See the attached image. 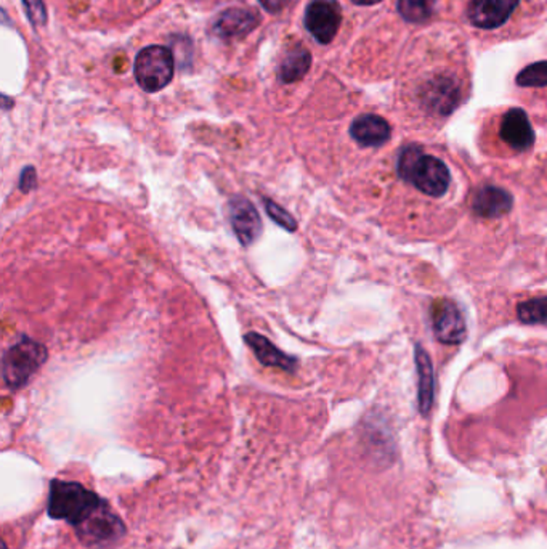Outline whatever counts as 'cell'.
I'll list each match as a JSON object with an SVG mask.
<instances>
[{"label": "cell", "mask_w": 547, "mask_h": 549, "mask_svg": "<svg viewBox=\"0 0 547 549\" xmlns=\"http://www.w3.org/2000/svg\"><path fill=\"white\" fill-rule=\"evenodd\" d=\"M396 169L403 180L424 195L440 198L448 192L451 184L448 167L436 156L424 154L419 146H406L398 158Z\"/></svg>", "instance_id": "1"}, {"label": "cell", "mask_w": 547, "mask_h": 549, "mask_svg": "<svg viewBox=\"0 0 547 549\" xmlns=\"http://www.w3.org/2000/svg\"><path fill=\"white\" fill-rule=\"evenodd\" d=\"M101 498L78 482L53 480L48 495V514L53 519L67 521L76 529L87 523L105 504Z\"/></svg>", "instance_id": "2"}, {"label": "cell", "mask_w": 547, "mask_h": 549, "mask_svg": "<svg viewBox=\"0 0 547 549\" xmlns=\"http://www.w3.org/2000/svg\"><path fill=\"white\" fill-rule=\"evenodd\" d=\"M48 352L46 345L31 338L8 347L2 358V376L8 389L18 391L29 383V379L46 364Z\"/></svg>", "instance_id": "3"}, {"label": "cell", "mask_w": 547, "mask_h": 549, "mask_svg": "<svg viewBox=\"0 0 547 549\" xmlns=\"http://www.w3.org/2000/svg\"><path fill=\"white\" fill-rule=\"evenodd\" d=\"M175 71L171 48L164 46L145 47L135 58V79L145 92H159L169 86Z\"/></svg>", "instance_id": "4"}, {"label": "cell", "mask_w": 547, "mask_h": 549, "mask_svg": "<svg viewBox=\"0 0 547 549\" xmlns=\"http://www.w3.org/2000/svg\"><path fill=\"white\" fill-rule=\"evenodd\" d=\"M76 532L80 540L89 546L105 548L114 544L119 538H122L126 533V527L122 521L110 510L108 503H105L87 523L78 527Z\"/></svg>", "instance_id": "5"}, {"label": "cell", "mask_w": 547, "mask_h": 549, "mask_svg": "<svg viewBox=\"0 0 547 549\" xmlns=\"http://www.w3.org/2000/svg\"><path fill=\"white\" fill-rule=\"evenodd\" d=\"M342 23V10L336 0H311L305 10V27L320 44H331Z\"/></svg>", "instance_id": "6"}, {"label": "cell", "mask_w": 547, "mask_h": 549, "mask_svg": "<svg viewBox=\"0 0 547 549\" xmlns=\"http://www.w3.org/2000/svg\"><path fill=\"white\" fill-rule=\"evenodd\" d=\"M432 323L436 338L447 345H455L466 339V320L455 302L438 299L432 307Z\"/></svg>", "instance_id": "7"}, {"label": "cell", "mask_w": 547, "mask_h": 549, "mask_svg": "<svg viewBox=\"0 0 547 549\" xmlns=\"http://www.w3.org/2000/svg\"><path fill=\"white\" fill-rule=\"evenodd\" d=\"M230 222L233 232L243 246H251L262 235L264 224L256 206L245 196H235L228 203Z\"/></svg>", "instance_id": "8"}, {"label": "cell", "mask_w": 547, "mask_h": 549, "mask_svg": "<svg viewBox=\"0 0 547 549\" xmlns=\"http://www.w3.org/2000/svg\"><path fill=\"white\" fill-rule=\"evenodd\" d=\"M521 0H472L468 8V20L481 29H495L510 18Z\"/></svg>", "instance_id": "9"}, {"label": "cell", "mask_w": 547, "mask_h": 549, "mask_svg": "<svg viewBox=\"0 0 547 549\" xmlns=\"http://www.w3.org/2000/svg\"><path fill=\"white\" fill-rule=\"evenodd\" d=\"M500 132L501 139L517 152H527L528 148L533 145V129L528 121L527 113L519 108H512L504 114Z\"/></svg>", "instance_id": "10"}, {"label": "cell", "mask_w": 547, "mask_h": 549, "mask_svg": "<svg viewBox=\"0 0 547 549\" xmlns=\"http://www.w3.org/2000/svg\"><path fill=\"white\" fill-rule=\"evenodd\" d=\"M258 21L260 18L258 15L252 14L249 10L230 8L218 15L217 20L212 25V33L222 39L243 37L258 26Z\"/></svg>", "instance_id": "11"}, {"label": "cell", "mask_w": 547, "mask_h": 549, "mask_svg": "<svg viewBox=\"0 0 547 549\" xmlns=\"http://www.w3.org/2000/svg\"><path fill=\"white\" fill-rule=\"evenodd\" d=\"M390 132L389 122L377 114L358 116L350 126L352 139L362 146L384 145L389 142Z\"/></svg>", "instance_id": "12"}, {"label": "cell", "mask_w": 547, "mask_h": 549, "mask_svg": "<svg viewBox=\"0 0 547 549\" xmlns=\"http://www.w3.org/2000/svg\"><path fill=\"white\" fill-rule=\"evenodd\" d=\"M246 344L251 347L260 364L271 368L294 373L297 370V358L290 357L283 351H279L277 345L270 343L268 339L258 334V333H247L245 336Z\"/></svg>", "instance_id": "13"}, {"label": "cell", "mask_w": 547, "mask_h": 549, "mask_svg": "<svg viewBox=\"0 0 547 549\" xmlns=\"http://www.w3.org/2000/svg\"><path fill=\"white\" fill-rule=\"evenodd\" d=\"M472 207H474L475 214L480 217H501L510 211L512 196H510V193L502 190L500 186H483L475 195Z\"/></svg>", "instance_id": "14"}, {"label": "cell", "mask_w": 547, "mask_h": 549, "mask_svg": "<svg viewBox=\"0 0 547 549\" xmlns=\"http://www.w3.org/2000/svg\"><path fill=\"white\" fill-rule=\"evenodd\" d=\"M416 368L419 376V410L422 415H429L434 404V368L432 362L422 345H416Z\"/></svg>", "instance_id": "15"}, {"label": "cell", "mask_w": 547, "mask_h": 549, "mask_svg": "<svg viewBox=\"0 0 547 549\" xmlns=\"http://www.w3.org/2000/svg\"><path fill=\"white\" fill-rule=\"evenodd\" d=\"M310 52L302 46H297L296 48H292L284 55V58L278 68V74L284 84H292V82L302 79L303 76L310 71Z\"/></svg>", "instance_id": "16"}, {"label": "cell", "mask_w": 547, "mask_h": 549, "mask_svg": "<svg viewBox=\"0 0 547 549\" xmlns=\"http://www.w3.org/2000/svg\"><path fill=\"white\" fill-rule=\"evenodd\" d=\"M455 86L449 84V80H438V84L430 86L427 93V101L430 108L437 110L438 113L448 114L453 111V108L458 105V95H456Z\"/></svg>", "instance_id": "17"}, {"label": "cell", "mask_w": 547, "mask_h": 549, "mask_svg": "<svg viewBox=\"0 0 547 549\" xmlns=\"http://www.w3.org/2000/svg\"><path fill=\"white\" fill-rule=\"evenodd\" d=\"M436 0H398V12L409 23H424L434 14Z\"/></svg>", "instance_id": "18"}, {"label": "cell", "mask_w": 547, "mask_h": 549, "mask_svg": "<svg viewBox=\"0 0 547 549\" xmlns=\"http://www.w3.org/2000/svg\"><path fill=\"white\" fill-rule=\"evenodd\" d=\"M517 315L521 323L546 324L547 326V296L528 299L517 305Z\"/></svg>", "instance_id": "19"}, {"label": "cell", "mask_w": 547, "mask_h": 549, "mask_svg": "<svg viewBox=\"0 0 547 549\" xmlns=\"http://www.w3.org/2000/svg\"><path fill=\"white\" fill-rule=\"evenodd\" d=\"M517 84L521 87H546L547 86V61H538L517 76Z\"/></svg>", "instance_id": "20"}, {"label": "cell", "mask_w": 547, "mask_h": 549, "mask_svg": "<svg viewBox=\"0 0 547 549\" xmlns=\"http://www.w3.org/2000/svg\"><path fill=\"white\" fill-rule=\"evenodd\" d=\"M265 211L270 216L271 220L278 224L279 227L286 228L288 232H294L297 228L296 218L290 216L289 212L286 211L284 207L277 205L275 201L271 199H264Z\"/></svg>", "instance_id": "21"}, {"label": "cell", "mask_w": 547, "mask_h": 549, "mask_svg": "<svg viewBox=\"0 0 547 549\" xmlns=\"http://www.w3.org/2000/svg\"><path fill=\"white\" fill-rule=\"evenodd\" d=\"M23 5L26 8V15L34 26H44L47 25V8L44 0H23Z\"/></svg>", "instance_id": "22"}, {"label": "cell", "mask_w": 547, "mask_h": 549, "mask_svg": "<svg viewBox=\"0 0 547 549\" xmlns=\"http://www.w3.org/2000/svg\"><path fill=\"white\" fill-rule=\"evenodd\" d=\"M37 185V175H36V169L34 167H26L23 169L20 177V190L23 193L31 192Z\"/></svg>", "instance_id": "23"}, {"label": "cell", "mask_w": 547, "mask_h": 549, "mask_svg": "<svg viewBox=\"0 0 547 549\" xmlns=\"http://www.w3.org/2000/svg\"><path fill=\"white\" fill-rule=\"evenodd\" d=\"M258 2L270 14H279L289 4V0H258Z\"/></svg>", "instance_id": "24"}, {"label": "cell", "mask_w": 547, "mask_h": 549, "mask_svg": "<svg viewBox=\"0 0 547 549\" xmlns=\"http://www.w3.org/2000/svg\"><path fill=\"white\" fill-rule=\"evenodd\" d=\"M353 4L356 5H362V7H366V5H376L379 2H383V0H352Z\"/></svg>", "instance_id": "25"}, {"label": "cell", "mask_w": 547, "mask_h": 549, "mask_svg": "<svg viewBox=\"0 0 547 549\" xmlns=\"http://www.w3.org/2000/svg\"><path fill=\"white\" fill-rule=\"evenodd\" d=\"M4 549H7V546H5V544H4Z\"/></svg>", "instance_id": "26"}]
</instances>
